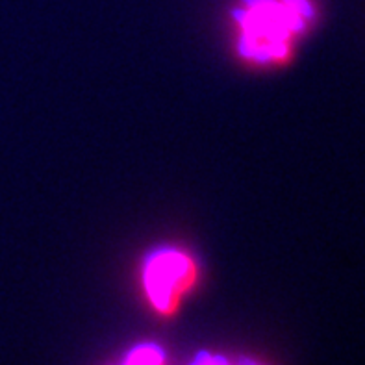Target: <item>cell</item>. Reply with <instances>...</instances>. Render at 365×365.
Here are the masks:
<instances>
[{
	"label": "cell",
	"mask_w": 365,
	"mask_h": 365,
	"mask_svg": "<svg viewBox=\"0 0 365 365\" xmlns=\"http://www.w3.org/2000/svg\"><path fill=\"white\" fill-rule=\"evenodd\" d=\"M301 23L302 9L297 0L286 6L274 0H256L241 17L245 32L243 48L256 58L284 60L287 54V36L301 28Z\"/></svg>",
	"instance_id": "obj_1"
},
{
	"label": "cell",
	"mask_w": 365,
	"mask_h": 365,
	"mask_svg": "<svg viewBox=\"0 0 365 365\" xmlns=\"http://www.w3.org/2000/svg\"><path fill=\"white\" fill-rule=\"evenodd\" d=\"M197 280V264L178 250H160L145 265V286L158 310H176L182 295Z\"/></svg>",
	"instance_id": "obj_2"
}]
</instances>
